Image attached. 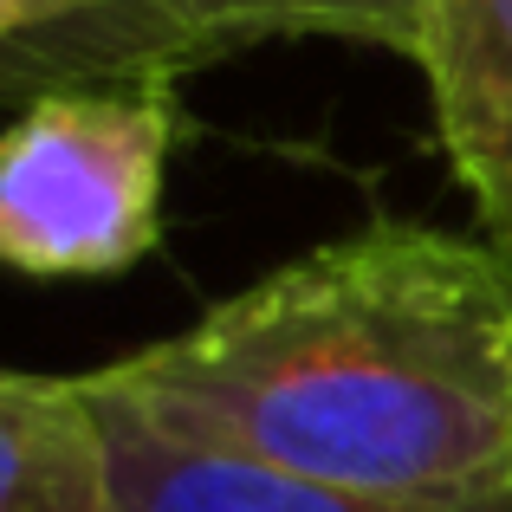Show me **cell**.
<instances>
[{"label": "cell", "mask_w": 512, "mask_h": 512, "mask_svg": "<svg viewBox=\"0 0 512 512\" xmlns=\"http://www.w3.org/2000/svg\"><path fill=\"white\" fill-rule=\"evenodd\" d=\"M85 376L188 448L299 480L512 493V253L370 221Z\"/></svg>", "instance_id": "1"}, {"label": "cell", "mask_w": 512, "mask_h": 512, "mask_svg": "<svg viewBox=\"0 0 512 512\" xmlns=\"http://www.w3.org/2000/svg\"><path fill=\"white\" fill-rule=\"evenodd\" d=\"M422 13L428 0H175V20H182L195 59L253 46V39H305V33L370 39V46L415 59Z\"/></svg>", "instance_id": "6"}, {"label": "cell", "mask_w": 512, "mask_h": 512, "mask_svg": "<svg viewBox=\"0 0 512 512\" xmlns=\"http://www.w3.org/2000/svg\"><path fill=\"white\" fill-rule=\"evenodd\" d=\"M175 72L59 85L0 130V266L26 279H111L163 234Z\"/></svg>", "instance_id": "2"}, {"label": "cell", "mask_w": 512, "mask_h": 512, "mask_svg": "<svg viewBox=\"0 0 512 512\" xmlns=\"http://www.w3.org/2000/svg\"><path fill=\"white\" fill-rule=\"evenodd\" d=\"M0 512H117L85 376L0 370Z\"/></svg>", "instance_id": "5"}, {"label": "cell", "mask_w": 512, "mask_h": 512, "mask_svg": "<svg viewBox=\"0 0 512 512\" xmlns=\"http://www.w3.org/2000/svg\"><path fill=\"white\" fill-rule=\"evenodd\" d=\"M59 85H91V65L72 46V33L39 0H0V98L7 91L39 98Z\"/></svg>", "instance_id": "7"}, {"label": "cell", "mask_w": 512, "mask_h": 512, "mask_svg": "<svg viewBox=\"0 0 512 512\" xmlns=\"http://www.w3.org/2000/svg\"><path fill=\"white\" fill-rule=\"evenodd\" d=\"M91 389V376H85ZM104 415V454H111V493L117 512H512V493L487 500H402V493H363L331 480H299L279 467L240 461L221 448H188V441L150 428L137 409L91 389Z\"/></svg>", "instance_id": "3"}, {"label": "cell", "mask_w": 512, "mask_h": 512, "mask_svg": "<svg viewBox=\"0 0 512 512\" xmlns=\"http://www.w3.org/2000/svg\"><path fill=\"white\" fill-rule=\"evenodd\" d=\"M415 65L467 201L512 253V0H428Z\"/></svg>", "instance_id": "4"}]
</instances>
